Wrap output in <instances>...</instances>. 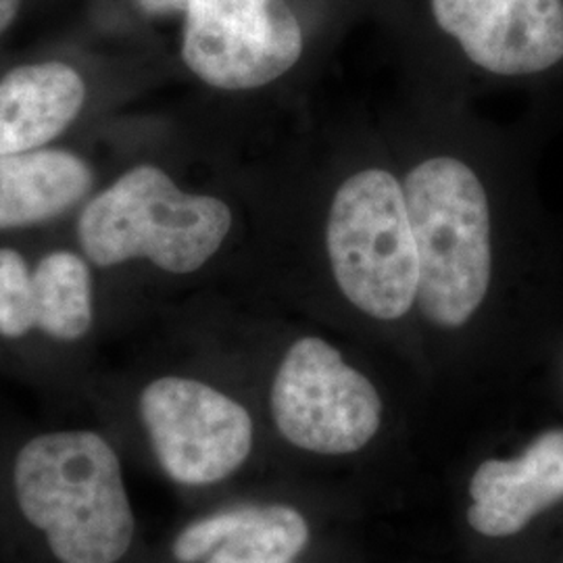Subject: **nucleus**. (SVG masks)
<instances>
[{
	"label": "nucleus",
	"instance_id": "nucleus-15",
	"mask_svg": "<svg viewBox=\"0 0 563 563\" xmlns=\"http://www.w3.org/2000/svg\"><path fill=\"white\" fill-rule=\"evenodd\" d=\"M141 4L142 11L151 15H167V13H178L184 11L188 0H136Z\"/></svg>",
	"mask_w": 563,
	"mask_h": 563
},
{
	"label": "nucleus",
	"instance_id": "nucleus-12",
	"mask_svg": "<svg viewBox=\"0 0 563 563\" xmlns=\"http://www.w3.org/2000/svg\"><path fill=\"white\" fill-rule=\"evenodd\" d=\"M92 172L67 151L38 148L0 157V230L48 222L86 197Z\"/></svg>",
	"mask_w": 563,
	"mask_h": 563
},
{
	"label": "nucleus",
	"instance_id": "nucleus-2",
	"mask_svg": "<svg viewBox=\"0 0 563 563\" xmlns=\"http://www.w3.org/2000/svg\"><path fill=\"white\" fill-rule=\"evenodd\" d=\"M420 262L418 307L437 328L472 322L495 278V218L488 186L457 155H430L402 176Z\"/></svg>",
	"mask_w": 563,
	"mask_h": 563
},
{
	"label": "nucleus",
	"instance_id": "nucleus-8",
	"mask_svg": "<svg viewBox=\"0 0 563 563\" xmlns=\"http://www.w3.org/2000/svg\"><path fill=\"white\" fill-rule=\"evenodd\" d=\"M437 25L484 74L534 78L563 63V0H428Z\"/></svg>",
	"mask_w": 563,
	"mask_h": 563
},
{
	"label": "nucleus",
	"instance_id": "nucleus-4",
	"mask_svg": "<svg viewBox=\"0 0 563 563\" xmlns=\"http://www.w3.org/2000/svg\"><path fill=\"white\" fill-rule=\"evenodd\" d=\"M342 297L363 316L399 322L418 302V244L402 181L380 165L351 172L334 188L323 230Z\"/></svg>",
	"mask_w": 563,
	"mask_h": 563
},
{
	"label": "nucleus",
	"instance_id": "nucleus-9",
	"mask_svg": "<svg viewBox=\"0 0 563 563\" xmlns=\"http://www.w3.org/2000/svg\"><path fill=\"white\" fill-rule=\"evenodd\" d=\"M470 526L488 539L520 534L563 501V428L534 437L518 457L486 460L470 481Z\"/></svg>",
	"mask_w": 563,
	"mask_h": 563
},
{
	"label": "nucleus",
	"instance_id": "nucleus-17",
	"mask_svg": "<svg viewBox=\"0 0 563 563\" xmlns=\"http://www.w3.org/2000/svg\"><path fill=\"white\" fill-rule=\"evenodd\" d=\"M562 374H563V362H562Z\"/></svg>",
	"mask_w": 563,
	"mask_h": 563
},
{
	"label": "nucleus",
	"instance_id": "nucleus-14",
	"mask_svg": "<svg viewBox=\"0 0 563 563\" xmlns=\"http://www.w3.org/2000/svg\"><path fill=\"white\" fill-rule=\"evenodd\" d=\"M34 328L32 272L18 251L0 249V336L21 339Z\"/></svg>",
	"mask_w": 563,
	"mask_h": 563
},
{
	"label": "nucleus",
	"instance_id": "nucleus-16",
	"mask_svg": "<svg viewBox=\"0 0 563 563\" xmlns=\"http://www.w3.org/2000/svg\"><path fill=\"white\" fill-rule=\"evenodd\" d=\"M21 0H0V34L11 25L20 11Z\"/></svg>",
	"mask_w": 563,
	"mask_h": 563
},
{
	"label": "nucleus",
	"instance_id": "nucleus-10",
	"mask_svg": "<svg viewBox=\"0 0 563 563\" xmlns=\"http://www.w3.org/2000/svg\"><path fill=\"white\" fill-rule=\"evenodd\" d=\"M309 523L284 504L236 505L181 528L178 563H292L309 544Z\"/></svg>",
	"mask_w": 563,
	"mask_h": 563
},
{
	"label": "nucleus",
	"instance_id": "nucleus-11",
	"mask_svg": "<svg viewBox=\"0 0 563 563\" xmlns=\"http://www.w3.org/2000/svg\"><path fill=\"white\" fill-rule=\"evenodd\" d=\"M86 84L60 63L21 65L0 80V157L38 151L80 115Z\"/></svg>",
	"mask_w": 563,
	"mask_h": 563
},
{
	"label": "nucleus",
	"instance_id": "nucleus-3",
	"mask_svg": "<svg viewBox=\"0 0 563 563\" xmlns=\"http://www.w3.org/2000/svg\"><path fill=\"white\" fill-rule=\"evenodd\" d=\"M232 223L228 202L181 190L157 165H139L86 205L78 236L101 267L146 260L186 276L216 257Z\"/></svg>",
	"mask_w": 563,
	"mask_h": 563
},
{
	"label": "nucleus",
	"instance_id": "nucleus-1",
	"mask_svg": "<svg viewBox=\"0 0 563 563\" xmlns=\"http://www.w3.org/2000/svg\"><path fill=\"white\" fill-rule=\"evenodd\" d=\"M13 490L59 563H120L134 543L136 518L120 455L99 432L57 430L23 444Z\"/></svg>",
	"mask_w": 563,
	"mask_h": 563
},
{
	"label": "nucleus",
	"instance_id": "nucleus-13",
	"mask_svg": "<svg viewBox=\"0 0 563 563\" xmlns=\"http://www.w3.org/2000/svg\"><path fill=\"white\" fill-rule=\"evenodd\" d=\"M36 328L55 341H80L95 318L92 280L86 262L57 251L46 255L32 274Z\"/></svg>",
	"mask_w": 563,
	"mask_h": 563
},
{
	"label": "nucleus",
	"instance_id": "nucleus-7",
	"mask_svg": "<svg viewBox=\"0 0 563 563\" xmlns=\"http://www.w3.org/2000/svg\"><path fill=\"white\" fill-rule=\"evenodd\" d=\"M139 409L165 476L181 486L222 483L253 451L249 411L201 380L157 378L144 386Z\"/></svg>",
	"mask_w": 563,
	"mask_h": 563
},
{
	"label": "nucleus",
	"instance_id": "nucleus-5",
	"mask_svg": "<svg viewBox=\"0 0 563 563\" xmlns=\"http://www.w3.org/2000/svg\"><path fill=\"white\" fill-rule=\"evenodd\" d=\"M269 407L288 443L320 455L362 451L383 423L378 388L320 336H302L288 346L272 383Z\"/></svg>",
	"mask_w": 563,
	"mask_h": 563
},
{
	"label": "nucleus",
	"instance_id": "nucleus-6",
	"mask_svg": "<svg viewBox=\"0 0 563 563\" xmlns=\"http://www.w3.org/2000/svg\"><path fill=\"white\" fill-rule=\"evenodd\" d=\"M302 25L288 0H188L181 60L211 88L257 90L297 67Z\"/></svg>",
	"mask_w": 563,
	"mask_h": 563
}]
</instances>
